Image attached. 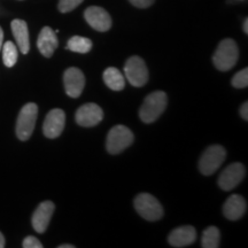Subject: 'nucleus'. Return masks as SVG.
Segmentation results:
<instances>
[{
  "mask_svg": "<svg viewBox=\"0 0 248 248\" xmlns=\"http://www.w3.org/2000/svg\"><path fill=\"white\" fill-rule=\"evenodd\" d=\"M22 246L24 248H43V244L33 235H29L23 240Z\"/></svg>",
  "mask_w": 248,
  "mask_h": 248,
  "instance_id": "24",
  "label": "nucleus"
},
{
  "mask_svg": "<svg viewBox=\"0 0 248 248\" xmlns=\"http://www.w3.org/2000/svg\"><path fill=\"white\" fill-rule=\"evenodd\" d=\"M66 48L76 53H89L92 48V42L85 37L74 36L68 40Z\"/></svg>",
  "mask_w": 248,
  "mask_h": 248,
  "instance_id": "19",
  "label": "nucleus"
},
{
  "mask_svg": "<svg viewBox=\"0 0 248 248\" xmlns=\"http://www.w3.org/2000/svg\"><path fill=\"white\" fill-rule=\"evenodd\" d=\"M133 133L125 125H116L108 132L106 148L110 154H119L133 142Z\"/></svg>",
  "mask_w": 248,
  "mask_h": 248,
  "instance_id": "6",
  "label": "nucleus"
},
{
  "mask_svg": "<svg viewBox=\"0 0 248 248\" xmlns=\"http://www.w3.org/2000/svg\"><path fill=\"white\" fill-rule=\"evenodd\" d=\"M64 124H66V114L62 109L55 108L46 115L43 131L46 137L49 139L58 138L63 131Z\"/></svg>",
  "mask_w": 248,
  "mask_h": 248,
  "instance_id": "10",
  "label": "nucleus"
},
{
  "mask_svg": "<svg viewBox=\"0 0 248 248\" xmlns=\"http://www.w3.org/2000/svg\"><path fill=\"white\" fill-rule=\"evenodd\" d=\"M5 238H4V234L0 232V248H4L5 247Z\"/></svg>",
  "mask_w": 248,
  "mask_h": 248,
  "instance_id": "27",
  "label": "nucleus"
},
{
  "mask_svg": "<svg viewBox=\"0 0 248 248\" xmlns=\"http://www.w3.org/2000/svg\"><path fill=\"white\" fill-rule=\"evenodd\" d=\"M12 31L16 39L17 46L23 54H27L30 49V39H29V30L26 21L23 20H14L12 21Z\"/></svg>",
  "mask_w": 248,
  "mask_h": 248,
  "instance_id": "17",
  "label": "nucleus"
},
{
  "mask_svg": "<svg viewBox=\"0 0 248 248\" xmlns=\"http://www.w3.org/2000/svg\"><path fill=\"white\" fill-rule=\"evenodd\" d=\"M66 93L71 98H78L85 86V76L78 68H69L63 74Z\"/></svg>",
  "mask_w": 248,
  "mask_h": 248,
  "instance_id": "11",
  "label": "nucleus"
},
{
  "mask_svg": "<svg viewBox=\"0 0 248 248\" xmlns=\"http://www.w3.org/2000/svg\"><path fill=\"white\" fill-rule=\"evenodd\" d=\"M55 206L52 201H44L37 207L32 215V218H31V223H32V226L36 232L44 233L47 230Z\"/></svg>",
  "mask_w": 248,
  "mask_h": 248,
  "instance_id": "13",
  "label": "nucleus"
},
{
  "mask_svg": "<svg viewBox=\"0 0 248 248\" xmlns=\"http://www.w3.org/2000/svg\"><path fill=\"white\" fill-rule=\"evenodd\" d=\"M239 51L238 45L233 39L226 38L219 43L213 57V62L215 67L221 71H228L237 63Z\"/></svg>",
  "mask_w": 248,
  "mask_h": 248,
  "instance_id": "2",
  "label": "nucleus"
},
{
  "mask_svg": "<svg viewBox=\"0 0 248 248\" xmlns=\"http://www.w3.org/2000/svg\"><path fill=\"white\" fill-rule=\"evenodd\" d=\"M197 239V231L193 226L184 225L179 226L175 230L170 232L168 237V243L172 247H186L190 246Z\"/></svg>",
  "mask_w": 248,
  "mask_h": 248,
  "instance_id": "14",
  "label": "nucleus"
},
{
  "mask_svg": "<svg viewBox=\"0 0 248 248\" xmlns=\"http://www.w3.org/2000/svg\"><path fill=\"white\" fill-rule=\"evenodd\" d=\"M130 4L138 8H147L153 5L154 0H129Z\"/></svg>",
  "mask_w": 248,
  "mask_h": 248,
  "instance_id": "25",
  "label": "nucleus"
},
{
  "mask_svg": "<svg viewBox=\"0 0 248 248\" xmlns=\"http://www.w3.org/2000/svg\"><path fill=\"white\" fill-rule=\"evenodd\" d=\"M226 151L221 145H212L203 152L199 161V170L204 176H210L225 161Z\"/></svg>",
  "mask_w": 248,
  "mask_h": 248,
  "instance_id": "5",
  "label": "nucleus"
},
{
  "mask_svg": "<svg viewBox=\"0 0 248 248\" xmlns=\"http://www.w3.org/2000/svg\"><path fill=\"white\" fill-rule=\"evenodd\" d=\"M2 61L6 67L12 68L17 61V48L14 43L6 42L2 47Z\"/></svg>",
  "mask_w": 248,
  "mask_h": 248,
  "instance_id": "21",
  "label": "nucleus"
},
{
  "mask_svg": "<svg viewBox=\"0 0 248 248\" xmlns=\"http://www.w3.org/2000/svg\"><path fill=\"white\" fill-rule=\"evenodd\" d=\"M246 175L244 164L235 162L226 167L218 177V185L223 191H231L238 186Z\"/></svg>",
  "mask_w": 248,
  "mask_h": 248,
  "instance_id": "8",
  "label": "nucleus"
},
{
  "mask_svg": "<svg viewBox=\"0 0 248 248\" xmlns=\"http://www.w3.org/2000/svg\"><path fill=\"white\" fill-rule=\"evenodd\" d=\"M2 39H4V31H2L1 27H0V49L2 47Z\"/></svg>",
  "mask_w": 248,
  "mask_h": 248,
  "instance_id": "28",
  "label": "nucleus"
},
{
  "mask_svg": "<svg viewBox=\"0 0 248 248\" xmlns=\"http://www.w3.org/2000/svg\"><path fill=\"white\" fill-rule=\"evenodd\" d=\"M168 105V97L163 91H155L148 94L142 102L139 117L144 123H153L161 116Z\"/></svg>",
  "mask_w": 248,
  "mask_h": 248,
  "instance_id": "1",
  "label": "nucleus"
},
{
  "mask_svg": "<svg viewBox=\"0 0 248 248\" xmlns=\"http://www.w3.org/2000/svg\"><path fill=\"white\" fill-rule=\"evenodd\" d=\"M240 116L243 117L245 121H248V102L245 101L243 106L240 107Z\"/></svg>",
  "mask_w": 248,
  "mask_h": 248,
  "instance_id": "26",
  "label": "nucleus"
},
{
  "mask_svg": "<svg viewBox=\"0 0 248 248\" xmlns=\"http://www.w3.org/2000/svg\"><path fill=\"white\" fill-rule=\"evenodd\" d=\"M58 45L59 42L55 31L52 30L49 27L43 28L38 36V40H37V46H38L40 53L45 58H51L57 49Z\"/></svg>",
  "mask_w": 248,
  "mask_h": 248,
  "instance_id": "16",
  "label": "nucleus"
},
{
  "mask_svg": "<svg viewBox=\"0 0 248 248\" xmlns=\"http://www.w3.org/2000/svg\"><path fill=\"white\" fill-rule=\"evenodd\" d=\"M37 116H38V106L33 102L24 105L20 110L16 122V136L20 140L26 141L31 137L36 125Z\"/></svg>",
  "mask_w": 248,
  "mask_h": 248,
  "instance_id": "3",
  "label": "nucleus"
},
{
  "mask_svg": "<svg viewBox=\"0 0 248 248\" xmlns=\"http://www.w3.org/2000/svg\"><path fill=\"white\" fill-rule=\"evenodd\" d=\"M232 85L237 89H244L247 88L248 85V69L245 68V69L238 71L237 74L232 78Z\"/></svg>",
  "mask_w": 248,
  "mask_h": 248,
  "instance_id": "22",
  "label": "nucleus"
},
{
  "mask_svg": "<svg viewBox=\"0 0 248 248\" xmlns=\"http://www.w3.org/2000/svg\"><path fill=\"white\" fill-rule=\"evenodd\" d=\"M104 119V110L95 104H85L76 111L75 120L78 125L90 128L99 124Z\"/></svg>",
  "mask_w": 248,
  "mask_h": 248,
  "instance_id": "9",
  "label": "nucleus"
},
{
  "mask_svg": "<svg viewBox=\"0 0 248 248\" xmlns=\"http://www.w3.org/2000/svg\"><path fill=\"white\" fill-rule=\"evenodd\" d=\"M124 74L126 79L135 88L144 86L148 80V69L146 63L139 57L129 58L124 66Z\"/></svg>",
  "mask_w": 248,
  "mask_h": 248,
  "instance_id": "7",
  "label": "nucleus"
},
{
  "mask_svg": "<svg viewBox=\"0 0 248 248\" xmlns=\"http://www.w3.org/2000/svg\"><path fill=\"white\" fill-rule=\"evenodd\" d=\"M221 233L216 226H209L203 231L201 238V246L203 248H218Z\"/></svg>",
  "mask_w": 248,
  "mask_h": 248,
  "instance_id": "20",
  "label": "nucleus"
},
{
  "mask_svg": "<svg viewBox=\"0 0 248 248\" xmlns=\"http://www.w3.org/2000/svg\"><path fill=\"white\" fill-rule=\"evenodd\" d=\"M59 248H75V246H74V245L67 244V245H60V246H59Z\"/></svg>",
  "mask_w": 248,
  "mask_h": 248,
  "instance_id": "30",
  "label": "nucleus"
},
{
  "mask_svg": "<svg viewBox=\"0 0 248 248\" xmlns=\"http://www.w3.org/2000/svg\"><path fill=\"white\" fill-rule=\"evenodd\" d=\"M84 0H60L59 1V11L61 13H69L79 6Z\"/></svg>",
  "mask_w": 248,
  "mask_h": 248,
  "instance_id": "23",
  "label": "nucleus"
},
{
  "mask_svg": "<svg viewBox=\"0 0 248 248\" xmlns=\"http://www.w3.org/2000/svg\"><path fill=\"white\" fill-rule=\"evenodd\" d=\"M244 31H245V33H248V18H246V20H245V23H244Z\"/></svg>",
  "mask_w": 248,
  "mask_h": 248,
  "instance_id": "29",
  "label": "nucleus"
},
{
  "mask_svg": "<svg viewBox=\"0 0 248 248\" xmlns=\"http://www.w3.org/2000/svg\"><path fill=\"white\" fill-rule=\"evenodd\" d=\"M102 78H104L105 84L110 90H114V91H122L124 86H125V78H124L123 74L117 68H107L104 71Z\"/></svg>",
  "mask_w": 248,
  "mask_h": 248,
  "instance_id": "18",
  "label": "nucleus"
},
{
  "mask_svg": "<svg viewBox=\"0 0 248 248\" xmlns=\"http://www.w3.org/2000/svg\"><path fill=\"white\" fill-rule=\"evenodd\" d=\"M84 17L93 29L105 32L111 28L110 15L99 6H91L84 12Z\"/></svg>",
  "mask_w": 248,
  "mask_h": 248,
  "instance_id": "12",
  "label": "nucleus"
},
{
  "mask_svg": "<svg viewBox=\"0 0 248 248\" xmlns=\"http://www.w3.org/2000/svg\"><path fill=\"white\" fill-rule=\"evenodd\" d=\"M246 200L239 194H233L223 204V214L230 221H238L246 213Z\"/></svg>",
  "mask_w": 248,
  "mask_h": 248,
  "instance_id": "15",
  "label": "nucleus"
},
{
  "mask_svg": "<svg viewBox=\"0 0 248 248\" xmlns=\"http://www.w3.org/2000/svg\"><path fill=\"white\" fill-rule=\"evenodd\" d=\"M135 208L142 218L146 221H159L163 216V208L156 198L152 194H138L135 199Z\"/></svg>",
  "mask_w": 248,
  "mask_h": 248,
  "instance_id": "4",
  "label": "nucleus"
}]
</instances>
